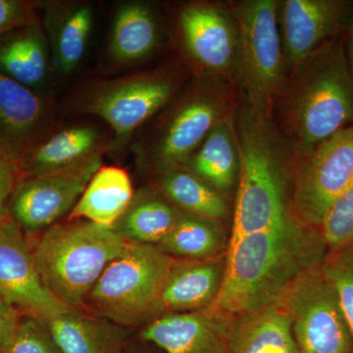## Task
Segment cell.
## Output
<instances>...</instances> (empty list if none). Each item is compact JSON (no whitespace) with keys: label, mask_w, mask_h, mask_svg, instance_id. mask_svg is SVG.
I'll return each mask as SVG.
<instances>
[{"label":"cell","mask_w":353,"mask_h":353,"mask_svg":"<svg viewBox=\"0 0 353 353\" xmlns=\"http://www.w3.org/2000/svg\"><path fill=\"white\" fill-rule=\"evenodd\" d=\"M125 353H145V352H143V350H141V348L139 347H134L132 345H128L126 352Z\"/></svg>","instance_id":"obj_36"},{"label":"cell","mask_w":353,"mask_h":353,"mask_svg":"<svg viewBox=\"0 0 353 353\" xmlns=\"http://www.w3.org/2000/svg\"><path fill=\"white\" fill-rule=\"evenodd\" d=\"M352 0H278L287 76L309 55L347 31Z\"/></svg>","instance_id":"obj_13"},{"label":"cell","mask_w":353,"mask_h":353,"mask_svg":"<svg viewBox=\"0 0 353 353\" xmlns=\"http://www.w3.org/2000/svg\"><path fill=\"white\" fill-rule=\"evenodd\" d=\"M225 268L226 256L176 259L160 294L159 316L208 308L219 294Z\"/></svg>","instance_id":"obj_20"},{"label":"cell","mask_w":353,"mask_h":353,"mask_svg":"<svg viewBox=\"0 0 353 353\" xmlns=\"http://www.w3.org/2000/svg\"><path fill=\"white\" fill-rule=\"evenodd\" d=\"M319 229L329 252L353 246V185L329 209Z\"/></svg>","instance_id":"obj_30"},{"label":"cell","mask_w":353,"mask_h":353,"mask_svg":"<svg viewBox=\"0 0 353 353\" xmlns=\"http://www.w3.org/2000/svg\"><path fill=\"white\" fill-rule=\"evenodd\" d=\"M176 28L192 76L234 88L239 30L231 8L206 1L183 4Z\"/></svg>","instance_id":"obj_9"},{"label":"cell","mask_w":353,"mask_h":353,"mask_svg":"<svg viewBox=\"0 0 353 353\" xmlns=\"http://www.w3.org/2000/svg\"><path fill=\"white\" fill-rule=\"evenodd\" d=\"M234 88L192 76L179 94L132 138L139 170L154 176L183 166L209 132L234 113Z\"/></svg>","instance_id":"obj_5"},{"label":"cell","mask_w":353,"mask_h":353,"mask_svg":"<svg viewBox=\"0 0 353 353\" xmlns=\"http://www.w3.org/2000/svg\"><path fill=\"white\" fill-rule=\"evenodd\" d=\"M182 211L157 189L143 188L134 192L129 208L112 229L128 243L157 246L171 233Z\"/></svg>","instance_id":"obj_26"},{"label":"cell","mask_w":353,"mask_h":353,"mask_svg":"<svg viewBox=\"0 0 353 353\" xmlns=\"http://www.w3.org/2000/svg\"><path fill=\"white\" fill-rule=\"evenodd\" d=\"M0 72L26 88L50 94L48 87L54 77L50 44L41 23L0 37Z\"/></svg>","instance_id":"obj_21"},{"label":"cell","mask_w":353,"mask_h":353,"mask_svg":"<svg viewBox=\"0 0 353 353\" xmlns=\"http://www.w3.org/2000/svg\"><path fill=\"white\" fill-rule=\"evenodd\" d=\"M176 259L157 246L128 243L106 267L85 299L83 311L124 328L159 316V299Z\"/></svg>","instance_id":"obj_7"},{"label":"cell","mask_w":353,"mask_h":353,"mask_svg":"<svg viewBox=\"0 0 353 353\" xmlns=\"http://www.w3.org/2000/svg\"><path fill=\"white\" fill-rule=\"evenodd\" d=\"M163 30L148 2L125 1L116 7L105 43V63L124 71L148 61L159 50Z\"/></svg>","instance_id":"obj_19"},{"label":"cell","mask_w":353,"mask_h":353,"mask_svg":"<svg viewBox=\"0 0 353 353\" xmlns=\"http://www.w3.org/2000/svg\"><path fill=\"white\" fill-rule=\"evenodd\" d=\"M297 353H353V336L321 268L309 272L282 299Z\"/></svg>","instance_id":"obj_10"},{"label":"cell","mask_w":353,"mask_h":353,"mask_svg":"<svg viewBox=\"0 0 353 353\" xmlns=\"http://www.w3.org/2000/svg\"><path fill=\"white\" fill-rule=\"evenodd\" d=\"M231 353H297L283 301L233 320Z\"/></svg>","instance_id":"obj_24"},{"label":"cell","mask_w":353,"mask_h":353,"mask_svg":"<svg viewBox=\"0 0 353 353\" xmlns=\"http://www.w3.org/2000/svg\"><path fill=\"white\" fill-rule=\"evenodd\" d=\"M0 299L43 321L71 310L46 289L24 232L11 219L0 225Z\"/></svg>","instance_id":"obj_16"},{"label":"cell","mask_w":353,"mask_h":353,"mask_svg":"<svg viewBox=\"0 0 353 353\" xmlns=\"http://www.w3.org/2000/svg\"><path fill=\"white\" fill-rule=\"evenodd\" d=\"M46 323L62 353H125L127 329L83 310H71Z\"/></svg>","instance_id":"obj_22"},{"label":"cell","mask_w":353,"mask_h":353,"mask_svg":"<svg viewBox=\"0 0 353 353\" xmlns=\"http://www.w3.org/2000/svg\"><path fill=\"white\" fill-rule=\"evenodd\" d=\"M41 23L39 1L0 0V37L24 26Z\"/></svg>","instance_id":"obj_32"},{"label":"cell","mask_w":353,"mask_h":353,"mask_svg":"<svg viewBox=\"0 0 353 353\" xmlns=\"http://www.w3.org/2000/svg\"><path fill=\"white\" fill-rule=\"evenodd\" d=\"M187 65L164 64L124 75L85 80L62 101L65 117L94 118L114 134V152L131 145L137 132L179 94L192 75Z\"/></svg>","instance_id":"obj_4"},{"label":"cell","mask_w":353,"mask_h":353,"mask_svg":"<svg viewBox=\"0 0 353 353\" xmlns=\"http://www.w3.org/2000/svg\"><path fill=\"white\" fill-rule=\"evenodd\" d=\"M103 163L60 175H23L9 204L10 219L27 234H39L68 217Z\"/></svg>","instance_id":"obj_15"},{"label":"cell","mask_w":353,"mask_h":353,"mask_svg":"<svg viewBox=\"0 0 353 353\" xmlns=\"http://www.w3.org/2000/svg\"><path fill=\"white\" fill-rule=\"evenodd\" d=\"M233 320L208 308L164 314L145 325L139 340L165 353H231Z\"/></svg>","instance_id":"obj_18"},{"label":"cell","mask_w":353,"mask_h":353,"mask_svg":"<svg viewBox=\"0 0 353 353\" xmlns=\"http://www.w3.org/2000/svg\"><path fill=\"white\" fill-rule=\"evenodd\" d=\"M134 192L131 176L125 169L102 165L66 219L112 228L129 208Z\"/></svg>","instance_id":"obj_23"},{"label":"cell","mask_w":353,"mask_h":353,"mask_svg":"<svg viewBox=\"0 0 353 353\" xmlns=\"http://www.w3.org/2000/svg\"><path fill=\"white\" fill-rule=\"evenodd\" d=\"M321 271L336 292L353 336V246L329 252Z\"/></svg>","instance_id":"obj_29"},{"label":"cell","mask_w":353,"mask_h":353,"mask_svg":"<svg viewBox=\"0 0 353 353\" xmlns=\"http://www.w3.org/2000/svg\"><path fill=\"white\" fill-rule=\"evenodd\" d=\"M152 178V187L183 213L217 223L229 215L226 196L187 167H174Z\"/></svg>","instance_id":"obj_27"},{"label":"cell","mask_w":353,"mask_h":353,"mask_svg":"<svg viewBox=\"0 0 353 353\" xmlns=\"http://www.w3.org/2000/svg\"><path fill=\"white\" fill-rule=\"evenodd\" d=\"M233 123L241 165L230 240L270 229L294 215L290 167L297 162L271 118L241 99Z\"/></svg>","instance_id":"obj_3"},{"label":"cell","mask_w":353,"mask_h":353,"mask_svg":"<svg viewBox=\"0 0 353 353\" xmlns=\"http://www.w3.org/2000/svg\"><path fill=\"white\" fill-rule=\"evenodd\" d=\"M41 25L50 44L53 77L67 80L82 68L94 29V4L83 0L39 1Z\"/></svg>","instance_id":"obj_17"},{"label":"cell","mask_w":353,"mask_h":353,"mask_svg":"<svg viewBox=\"0 0 353 353\" xmlns=\"http://www.w3.org/2000/svg\"><path fill=\"white\" fill-rule=\"evenodd\" d=\"M345 52L353 80V9L347 31L345 32Z\"/></svg>","instance_id":"obj_35"},{"label":"cell","mask_w":353,"mask_h":353,"mask_svg":"<svg viewBox=\"0 0 353 353\" xmlns=\"http://www.w3.org/2000/svg\"><path fill=\"white\" fill-rule=\"evenodd\" d=\"M32 248L46 289L66 307L83 310L101 274L128 243L112 228L65 219L39 234Z\"/></svg>","instance_id":"obj_6"},{"label":"cell","mask_w":353,"mask_h":353,"mask_svg":"<svg viewBox=\"0 0 353 353\" xmlns=\"http://www.w3.org/2000/svg\"><path fill=\"white\" fill-rule=\"evenodd\" d=\"M3 353H62L46 323L23 314L12 339Z\"/></svg>","instance_id":"obj_31"},{"label":"cell","mask_w":353,"mask_h":353,"mask_svg":"<svg viewBox=\"0 0 353 353\" xmlns=\"http://www.w3.org/2000/svg\"><path fill=\"white\" fill-rule=\"evenodd\" d=\"M21 316L20 311L0 299V353L4 352L12 339Z\"/></svg>","instance_id":"obj_34"},{"label":"cell","mask_w":353,"mask_h":353,"mask_svg":"<svg viewBox=\"0 0 353 353\" xmlns=\"http://www.w3.org/2000/svg\"><path fill=\"white\" fill-rule=\"evenodd\" d=\"M66 121L60 101L0 72V150L21 165Z\"/></svg>","instance_id":"obj_12"},{"label":"cell","mask_w":353,"mask_h":353,"mask_svg":"<svg viewBox=\"0 0 353 353\" xmlns=\"http://www.w3.org/2000/svg\"><path fill=\"white\" fill-rule=\"evenodd\" d=\"M233 114L209 132L183 165L225 196L238 187L240 175V153Z\"/></svg>","instance_id":"obj_25"},{"label":"cell","mask_w":353,"mask_h":353,"mask_svg":"<svg viewBox=\"0 0 353 353\" xmlns=\"http://www.w3.org/2000/svg\"><path fill=\"white\" fill-rule=\"evenodd\" d=\"M224 243L219 223L182 212L157 248L176 259H206L219 256Z\"/></svg>","instance_id":"obj_28"},{"label":"cell","mask_w":353,"mask_h":353,"mask_svg":"<svg viewBox=\"0 0 353 353\" xmlns=\"http://www.w3.org/2000/svg\"><path fill=\"white\" fill-rule=\"evenodd\" d=\"M353 185V126L323 141L297 160L292 208L306 224L319 228L332 205Z\"/></svg>","instance_id":"obj_11"},{"label":"cell","mask_w":353,"mask_h":353,"mask_svg":"<svg viewBox=\"0 0 353 353\" xmlns=\"http://www.w3.org/2000/svg\"><path fill=\"white\" fill-rule=\"evenodd\" d=\"M277 4L278 0H243L230 6L239 30L234 88L241 101L270 118L287 78Z\"/></svg>","instance_id":"obj_8"},{"label":"cell","mask_w":353,"mask_h":353,"mask_svg":"<svg viewBox=\"0 0 353 353\" xmlns=\"http://www.w3.org/2000/svg\"><path fill=\"white\" fill-rule=\"evenodd\" d=\"M23 175L21 165L0 150V225L10 220L9 204Z\"/></svg>","instance_id":"obj_33"},{"label":"cell","mask_w":353,"mask_h":353,"mask_svg":"<svg viewBox=\"0 0 353 353\" xmlns=\"http://www.w3.org/2000/svg\"><path fill=\"white\" fill-rule=\"evenodd\" d=\"M37 145L21 163L30 176L60 175L102 163L114 152V134L94 118H74Z\"/></svg>","instance_id":"obj_14"},{"label":"cell","mask_w":353,"mask_h":353,"mask_svg":"<svg viewBox=\"0 0 353 353\" xmlns=\"http://www.w3.org/2000/svg\"><path fill=\"white\" fill-rule=\"evenodd\" d=\"M329 250L319 228L294 215L280 224L230 240L222 287L208 309L231 319L282 301Z\"/></svg>","instance_id":"obj_1"},{"label":"cell","mask_w":353,"mask_h":353,"mask_svg":"<svg viewBox=\"0 0 353 353\" xmlns=\"http://www.w3.org/2000/svg\"><path fill=\"white\" fill-rule=\"evenodd\" d=\"M271 119L297 160L353 126V80L345 34L290 72L274 101Z\"/></svg>","instance_id":"obj_2"}]
</instances>
